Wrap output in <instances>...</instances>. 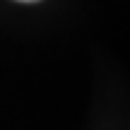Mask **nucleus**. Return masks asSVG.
<instances>
[{
  "instance_id": "1",
  "label": "nucleus",
  "mask_w": 130,
  "mask_h": 130,
  "mask_svg": "<svg viewBox=\"0 0 130 130\" xmlns=\"http://www.w3.org/2000/svg\"><path fill=\"white\" fill-rule=\"evenodd\" d=\"M22 3H36V0H22Z\"/></svg>"
}]
</instances>
